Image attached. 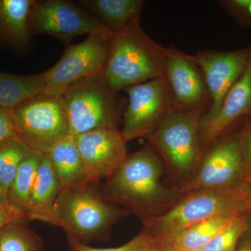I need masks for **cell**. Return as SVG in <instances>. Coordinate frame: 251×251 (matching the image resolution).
I'll return each mask as SVG.
<instances>
[{"instance_id": "cell-20", "label": "cell", "mask_w": 251, "mask_h": 251, "mask_svg": "<svg viewBox=\"0 0 251 251\" xmlns=\"http://www.w3.org/2000/svg\"><path fill=\"white\" fill-rule=\"evenodd\" d=\"M242 213L222 214L204 220L158 246L177 249H203L216 234L232 224Z\"/></svg>"}, {"instance_id": "cell-15", "label": "cell", "mask_w": 251, "mask_h": 251, "mask_svg": "<svg viewBox=\"0 0 251 251\" xmlns=\"http://www.w3.org/2000/svg\"><path fill=\"white\" fill-rule=\"evenodd\" d=\"M251 113V54L242 76L225 97L215 117L200 127L202 149L215 143L237 120Z\"/></svg>"}, {"instance_id": "cell-1", "label": "cell", "mask_w": 251, "mask_h": 251, "mask_svg": "<svg viewBox=\"0 0 251 251\" xmlns=\"http://www.w3.org/2000/svg\"><path fill=\"white\" fill-rule=\"evenodd\" d=\"M163 163L152 146L127 155L107 179L103 196L114 205L123 207L144 221L171 209L182 197L161 181Z\"/></svg>"}, {"instance_id": "cell-24", "label": "cell", "mask_w": 251, "mask_h": 251, "mask_svg": "<svg viewBox=\"0 0 251 251\" xmlns=\"http://www.w3.org/2000/svg\"><path fill=\"white\" fill-rule=\"evenodd\" d=\"M42 239L26 224H11L0 229V251H44Z\"/></svg>"}, {"instance_id": "cell-29", "label": "cell", "mask_w": 251, "mask_h": 251, "mask_svg": "<svg viewBox=\"0 0 251 251\" xmlns=\"http://www.w3.org/2000/svg\"><path fill=\"white\" fill-rule=\"evenodd\" d=\"M239 135L243 163L246 173L251 170V125L247 123L239 132Z\"/></svg>"}, {"instance_id": "cell-19", "label": "cell", "mask_w": 251, "mask_h": 251, "mask_svg": "<svg viewBox=\"0 0 251 251\" xmlns=\"http://www.w3.org/2000/svg\"><path fill=\"white\" fill-rule=\"evenodd\" d=\"M34 0H0V39L26 46L31 35L29 19Z\"/></svg>"}, {"instance_id": "cell-32", "label": "cell", "mask_w": 251, "mask_h": 251, "mask_svg": "<svg viewBox=\"0 0 251 251\" xmlns=\"http://www.w3.org/2000/svg\"><path fill=\"white\" fill-rule=\"evenodd\" d=\"M235 251H251V226L250 229L239 242Z\"/></svg>"}, {"instance_id": "cell-33", "label": "cell", "mask_w": 251, "mask_h": 251, "mask_svg": "<svg viewBox=\"0 0 251 251\" xmlns=\"http://www.w3.org/2000/svg\"><path fill=\"white\" fill-rule=\"evenodd\" d=\"M135 251H165L163 249H162L159 246L153 244V243L150 242L148 241L145 244H144L141 247H140L138 250Z\"/></svg>"}, {"instance_id": "cell-31", "label": "cell", "mask_w": 251, "mask_h": 251, "mask_svg": "<svg viewBox=\"0 0 251 251\" xmlns=\"http://www.w3.org/2000/svg\"><path fill=\"white\" fill-rule=\"evenodd\" d=\"M236 188L243 195L251 194V170L245 173L244 177Z\"/></svg>"}, {"instance_id": "cell-16", "label": "cell", "mask_w": 251, "mask_h": 251, "mask_svg": "<svg viewBox=\"0 0 251 251\" xmlns=\"http://www.w3.org/2000/svg\"><path fill=\"white\" fill-rule=\"evenodd\" d=\"M48 154L62 190L83 188L92 184L74 135H67L56 143Z\"/></svg>"}, {"instance_id": "cell-14", "label": "cell", "mask_w": 251, "mask_h": 251, "mask_svg": "<svg viewBox=\"0 0 251 251\" xmlns=\"http://www.w3.org/2000/svg\"><path fill=\"white\" fill-rule=\"evenodd\" d=\"M164 72L175 107L202 108L207 89L193 56L176 48L166 49Z\"/></svg>"}, {"instance_id": "cell-13", "label": "cell", "mask_w": 251, "mask_h": 251, "mask_svg": "<svg viewBox=\"0 0 251 251\" xmlns=\"http://www.w3.org/2000/svg\"><path fill=\"white\" fill-rule=\"evenodd\" d=\"M75 138L92 183L108 179L128 155L126 143L117 127L97 128L77 135Z\"/></svg>"}, {"instance_id": "cell-8", "label": "cell", "mask_w": 251, "mask_h": 251, "mask_svg": "<svg viewBox=\"0 0 251 251\" xmlns=\"http://www.w3.org/2000/svg\"><path fill=\"white\" fill-rule=\"evenodd\" d=\"M112 35V31L97 33L90 34L80 44L66 45L58 62L43 73L44 94L60 97L74 82L103 72Z\"/></svg>"}, {"instance_id": "cell-10", "label": "cell", "mask_w": 251, "mask_h": 251, "mask_svg": "<svg viewBox=\"0 0 251 251\" xmlns=\"http://www.w3.org/2000/svg\"><path fill=\"white\" fill-rule=\"evenodd\" d=\"M245 175L239 133L227 135L214 144L203 156L197 171L178 190L181 195L236 187Z\"/></svg>"}, {"instance_id": "cell-27", "label": "cell", "mask_w": 251, "mask_h": 251, "mask_svg": "<svg viewBox=\"0 0 251 251\" xmlns=\"http://www.w3.org/2000/svg\"><path fill=\"white\" fill-rule=\"evenodd\" d=\"M221 2L223 8L239 25H251V0H229Z\"/></svg>"}, {"instance_id": "cell-12", "label": "cell", "mask_w": 251, "mask_h": 251, "mask_svg": "<svg viewBox=\"0 0 251 251\" xmlns=\"http://www.w3.org/2000/svg\"><path fill=\"white\" fill-rule=\"evenodd\" d=\"M251 44L232 51L206 50L193 56L204 77L211 103L201 120V126L219 112L226 96L242 76L249 62Z\"/></svg>"}, {"instance_id": "cell-37", "label": "cell", "mask_w": 251, "mask_h": 251, "mask_svg": "<svg viewBox=\"0 0 251 251\" xmlns=\"http://www.w3.org/2000/svg\"><path fill=\"white\" fill-rule=\"evenodd\" d=\"M249 122H248V123H249V124H250V125H251V113L250 114V115H249Z\"/></svg>"}, {"instance_id": "cell-9", "label": "cell", "mask_w": 251, "mask_h": 251, "mask_svg": "<svg viewBox=\"0 0 251 251\" xmlns=\"http://www.w3.org/2000/svg\"><path fill=\"white\" fill-rule=\"evenodd\" d=\"M29 26L31 34H49L66 45L77 36L111 31L93 15L65 0H34Z\"/></svg>"}, {"instance_id": "cell-4", "label": "cell", "mask_w": 251, "mask_h": 251, "mask_svg": "<svg viewBox=\"0 0 251 251\" xmlns=\"http://www.w3.org/2000/svg\"><path fill=\"white\" fill-rule=\"evenodd\" d=\"M95 184L62 190L54 203V226L83 244L100 239L127 214L108 202Z\"/></svg>"}, {"instance_id": "cell-3", "label": "cell", "mask_w": 251, "mask_h": 251, "mask_svg": "<svg viewBox=\"0 0 251 251\" xmlns=\"http://www.w3.org/2000/svg\"><path fill=\"white\" fill-rule=\"evenodd\" d=\"M245 211L244 195L236 187L196 191L183 195L171 209L144 221L142 232L150 242L161 245L204 220Z\"/></svg>"}, {"instance_id": "cell-21", "label": "cell", "mask_w": 251, "mask_h": 251, "mask_svg": "<svg viewBox=\"0 0 251 251\" xmlns=\"http://www.w3.org/2000/svg\"><path fill=\"white\" fill-rule=\"evenodd\" d=\"M44 74L18 75L0 72V107L11 110L34 96L44 94Z\"/></svg>"}, {"instance_id": "cell-23", "label": "cell", "mask_w": 251, "mask_h": 251, "mask_svg": "<svg viewBox=\"0 0 251 251\" xmlns=\"http://www.w3.org/2000/svg\"><path fill=\"white\" fill-rule=\"evenodd\" d=\"M31 151L18 137L0 143V187L6 195L18 168Z\"/></svg>"}, {"instance_id": "cell-22", "label": "cell", "mask_w": 251, "mask_h": 251, "mask_svg": "<svg viewBox=\"0 0 251 251\" xmlns=\"http://www.w3.org/2000/svg\"><path fill=\"white\" fill-rule=\"evenodd\" d=\"M44 155L31 151L22 162L8 191V202L29 216L33 186ZM30 220V219H29Z\"/></svg>"}, {"instance_id": "cell-28", "label": "cell", "mask_w": 251, "mask_h": 251, "mask_svg": "<svg viewBox=\"0 0 251 251\" xmlns=\"http://www.w3.org/2000/svg\"><path fill=\"white\" fill-rule=\"evenodd\" d=\"M30 221L29 216L11 206L9 202L0 203V229L11 224H26Z\"/></svg>"}, {"instance_id": "cell-5", "label": "cell", "mask_w": 251, "mask_h": 251, "mask_svg": "<svg viewBox=\"0 0 251 251\" xmlns=\"http://www.w3.org/2000/svg\"><path fill=\"white\" fill-rule=\"evenodd\" d=\"M202 108H173L147 137L175 174H194L202 161Z\"/></svg>"}, {"instance_id": "cell-34", "label": "cell", "mask_w": 251, "mask_h": 251, "mask_svg": "<svg viewBox=\"0 0 251 251\" xmlns=\"http://www.w3.org/2000/svg\"><path fill=\"white\" fill-rule=\"evenodd\" d=\"M244 206L246 211L251 212V193L244 195Z\"/></svg>"}, {"instance_id": "cell-36", "label": "cell", "mask_w": 251, "mask_h": 251, "mask_svg": "<svg viewBox=\"0 0 251 251\" xmlns=\"http://www.w3.org/2000/svg\"><path fill=\"white\" fill-rule=\"evenodd\" d=\"M8 202V198L7 195L4 193V191L1 189V188L0 187V203H7Z\"/></svg>"}, {"instance_id": "cell-26", "label": "cell", "mask_w": 251, "mask_h": 251, "mask_svg": "<svg viewBox=\"0 0 251 251\" xmlns=\"http://www.w3.org/2000/svg\"><path fill=\"white\" fill-rule=\"evenodd\" d=\"M67 240L72 251H135L148 242V239L146 235L141 232L124 245L115 248H106V249H97V248L89 247L87 244L78 242L76 239L69 236H67Z\"/></svg>"}, {"instance_id": "cell-17", "label": "cell", "mask_w": 251, "mask_h": 251, "mask_svg": "<svg viewBox=\"0 0 251 251\" xmlns=\"http://www.w3.org/2000/svg\"><path fill=\"white\" fill-rule=\"evenodd\" d=\"M61 191L49 154L46 153L41 158L31 193L28 214L30 221H42L54 226V203Z\"/></svg>"}, {"instance_id": "cell-6", "label": "cell", "mask_w": 251, "mask_h": 251, "mask_svg": "<svg viewBox=\"0 0 251 251\" xmlns=\"http://www.w3.org/2000/svg\"><path fill=\"white\" fill-rule=\"evenodd\" d=\"M18 138L41 155L69 135V120L62 97L41 94L10 110Z\"/></svg>"}, {"instance_id": "cell-18", "label": "cell", "mask_w": 251, "mask_h": 251, "mask_svg": "<svg viewBox=\"0 0 251 251\" xmlns=\"http://www.w3.org/2000/svg\"><path fill=\"white\" fill-rule=\"evenodd\" d=\"M81 6L95 15L112 32L140 23L143 0H81Z\"/></svg>"}, {"instance_id": "cell-2", "label": "cell", "mask_w": 251, "mask_h": 251, "mask_svg": "<svg viewBox=\"0 0 251 251\" xmlns=\"http://www.w3.org/2000/svg\"><path fill=\"white\" fill-rule=\"evenodd\" d=\"M166 50L140 27V23L113 32L110 52L103 71L113 92L165 77Z\"/></svg>"}, {"instance_id": "cell-35", "label": "cell", "mask_w": 251, "mask_h": 251, "mask_svg": "<svg viewBox=\"0 0 251 251\" xmlns=\"http://www.w3.org/2000/svg\"><path fill=\"white\" fill-rule=\"evenodd\" d=\"M157 245V244H156ZM161 247L162 249H163V250L165 251H204L203 249H173V248L168 247H161V246H159Z\"/></svg>"}, {"instance_id": "cell-25", "label": "cell", "mask_w": 251, "mask_h": 251, "mask_svg": "<svg viewBox=\"0 0 251 251\" xmlns=\"http://www.w3.org/2000/svg\"><path fill=\"white\" fill-rule=\"evenodd\" d=\"M249 211L240 214L232 224L216 234L203 248L204 251H235L243 237L250 229Z\"/></svg>"}, {"instance_id": "cell-11", "label": "cell", "mask_w": 251, "mask_h": 251, "mask_svg": "<svg viewBox=\"0 0 251 251\" xmlns=\"http://www.w3.org/2000/svg\"><path fill=\"white\" fill-rule=\"evenodd\" d=\"M128 104L125 114L122 136L126 143L147 138L173 105L166 77H160L126 89Z\"/></svg>"}, {"instance_id": "cell-7", "label": "cell", "mask_w": 251, "mask_h": 251, "mask_svg": "<svg viewBox=\"0 0 251 251\" xmlns=\"http://www.w3.org/2000/svg\"><path fill=\"white\" fill-rule=\"evenodd\" d=\"M102 73L74 82L60 96L67 110L69 135L117 127L116 93L107 85Z\"/></svg>"}, {"instance_id": "cell-30", "label": "cell", "mask_w": 251, "mask_h": 251, "mask_svg": "<svg viewBox=\"0 0 251 251\" xmlns=\"http://www.w3.org/2000/svg\"><path fill=\"white\" fill-rule=\"evenodd\" d=\"M18 137L9 110L0 107V143Z\"/></svg>"}]
</instances>
